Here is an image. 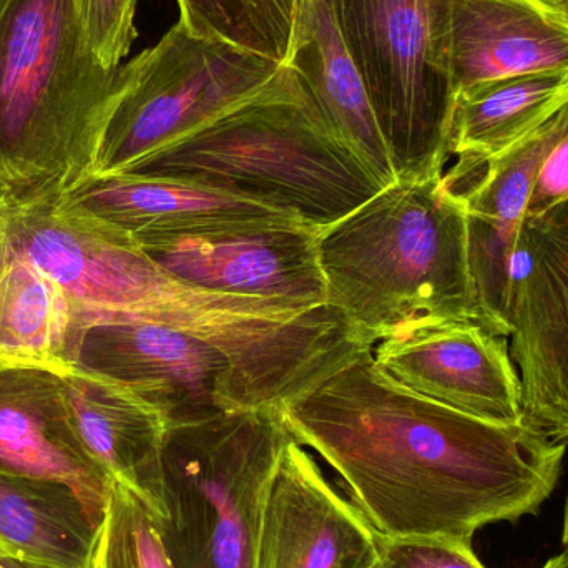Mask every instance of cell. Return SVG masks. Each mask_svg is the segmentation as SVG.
I'll return each mask as SVG.
<instances>
[{
    "label": "cell",
    "mask_w": 568,
    "mask_h": 568,
    "mask_svg": "<svg viewBox=\"0 0 568 568\" xmlns=\"http://www.w3.org/2000/svg\"><path fill=\"white\" fill-rule=\"evenodd\" d=\"M280 414L387 539L473 544L490 524L537 516L566 459V446L526 424L489 423L399 386L371 351Z\"/></svg>",
    "instance_id": "cell-1"
},
{
    "label": "cell",
    "mask_w": 568,
    "mask_h": 568,
    "mask_svg": "<svg viewBox=\"0 0 568 568\" xmlns=\"http://www.w3.org/2000/svg\"><path fill=\"white\" fill-rule=\"evenodd\" d=\"M0 240L59 286L75 333L105 321L166 324L223 347L245 373L272 359L287 324L316 307L180 282L59 190L0 193Z\"/></svg>",
    "instance_id": "cell-2"
},
{
    "label": "cell",
    "mask_w": 568,
    "mask_h": 568,
    "mask_svg": "<svg viewBox=\"0 0 568 568\" xmlns=\"http://www.w3.org/2000/svg\"><path fill=\"white\" fill-rule=\"evenodd\" d=\"M119 175L215 190L317 230L384 190L333 135L303 80L287 65L245 102Z\"/></svg>",
    "instance_id": "cell-3"
},
{
    "label": "cell",
    "mask_w": 568,
    "mask_h": 568,
    "mask_svg": "<svg viewBox=\"0 0 568 568\" xmlns=\"http://www.w3.org/2000/svg\"><path fill=\"white\" fill-rule=\"evenodd\" d=\"M443 175L393 183L317 236L327 303L371 347L420 321L479 324L466 210Z\"/></svg>",
    "instance_id": "cell-4"
},
{
    "label": "cell",
    "mask_w": 568,
    "mask_h": 568,
    "mask_svg": "<svg viewBox=\"0 0 568 568\" xmlns=\"http://www.w3.org/2000/svg\"><path fill=\"white\" fill-rule=\"evenodd\" d=\"M120 67L93 55L75 0H0V193L95 173Z\"/></svg>",
    "instance_id": "cell-5"
},
{
    "label": "cell",
    "mask_w": 568,
    "mask_h": 568,
    "mask_svg": "<svg viewBox=\"0 0 568 568\" xmlns=\"http://www.w3.org/2000/svg\"><path fill=\"white\" fill-rule=\"evenodd\" d=\"M290 440L275 407L166 430L155 519L175 568H255L266 499Z\"/></svg>",
    "instance_id": "cell-6"
},
{
    "label": "cell",
    "mask_w": 568,
    "mask_h": 568,
    "mask_svg": "<svg viewBox=\"0 0 568 568\" xmlns=\"http://www.w3.org/2000/svg\"><path fill=\"white\" fill-rule=\"evenodd\" d=\"M397 182L440 176L457 90L447 0H333Z\"/></svg>",
    "instance_id": "cell-7"
},
{
    "label": "cell",
    "mask_w": 568,
    "mask_h": 568,
    "mask_svg": "<svg viewBox=\"0 0 568 568\" xmlns=\"http://www.w3.org/2000/svg\"><path fill=\"white\" fill-rule=\"evenodd\" d=\"M283 65L176 22L120 67L93 175H119L258 93Z\"/></svg>",
    "instance_id": "cell-8"
},
{
    "label": "cell",
    "mask_w": 568,
    "mask_h": 568,
    "mask_svg": "<svg viewBox=\"0 0 568 568\" xmlns=\"http://www.w3.org/2000/svg\"><path fill=\"white\" fill-rule=\"evenodd\" d=\"M70 364L129 387L169 429L246 409L233 357L166 324L119 320L83 327L73 336Z\"/></svg>",
    "instance_id": "cell-9"
},
{
    "label": "cell",
    "mask_w": 568,
    "mask_h": 568,
    "mask_svg": "<svg viewBox=\"0 0 568 568\" xmlns=\"http://www.w3.org/2000/svg\"><path fill=\"white\" fill-rule=\"evenodd\" d=\"M523 420L568 446V200L524 222L509 304Z\"/></svg>",
    "instance_id": "cell-10"
},
{
    "label": "cell",
    "mask_w": 568,
    "mask_h": 568,
    "mask_svg": "<svg viewBox=\"0 0 568 568\" xmlns=\"http://www.w3.org/2000/svg\"><path fill=\"white\" fill-rule=\"evenodd\" d=\"M568 132V103L503 155L486 162L459 159L447 186L466 210L467 255L479 326L509 337L517 240L537 173L550 150Z\"/></svg>",
    "instance_id": "cell-11"
},
{
    "label": "cell",
    "mask_w": 568,
    "mask_h": 568,
    "mask_svg": "<svg viewBox=\"0 0 568 568\" xmlns=\"http://www.w3.org/2000/svg\"><path fill=\"white\" fill-rule=\"evenodd\" d=\"M371 354L394 383L427 399L489 423L524 424L507 337L473 321H420L377 341Z\"/></svg>",
    "instance_id": "cell-12"
},
{
    "label": "cell",
    "mask_w": 568,
    "mask_h": 568,
    "mask_svg": "<svg viewBox=\"0 0 568 568\" xmlns=\"http://www.w3.org/2000/svg\"><path fill=\"white\" fill-rule=\"evenodd\" d=\"M320 232L304 223H275L139 245L173 278L199 290L321 306L327 286Z\"/></svg>",
    "instance_id": "cell-13"
},
{
    "label": "cell",
    "mask_w": 568,
    "mask_h": 568,
    "mask_svg": "<svg viewBox=\"0 0 568 568\" xmlns=\"http://www.w3.org/2000/svg\"><path fill=\"white\" fill-rule=\"evenodd\" d=\"M377 536L291 437L263 513L255 568H373Z\"/></svg>",
    "instance_id": "cell-14"
},
{
    "label": "cell",
    "mask_w": 568,
    "mask_h": 568,
    "mask_svg": "<svg viewBox=\"0 0 568 568\" xmlns=\"http://www.w3.org/2000/svg\"><path fill=\"white\" fill-rule=\"evenodd\" d=\"M0 476L65 487L102 524L113 479L80 443L57 371L0 367Z\"/></svg>",
    "instance_id": "cell-15"
},
{
    "label": "cell",
    "mask_w": 568,
    "mask_h": 568,
    "mask_svg": "<svg viewBox=\"0 0 568 568\" xmlns=\"http://www.w3.org/2000/svg\"><path fill=\"white\" fill-rule=\"evenodd\" d=\"M447 33L457 93L568 69L567 0H447Z\"/></svg>",
    "instance_id": "cell-16"
},
{
    "label": "cell",
    "mask_w": 568,
    "mask_h": 568,
    "mask_svg": "<svg viewBox=\"0 0 568 568\" xmlns=\"http://www.w3.org/2000/svg\"><path fill=\"white\" fill-rule=\"evenodd\" d=\"M63 193L136 243L303 223L296 216L250 200L149 176L92 175Z\"/></svg>",
    "instance_id": "cell-17"
},
{
    "label": "cell",
    "mask_w": 568,
    "mask_h": 568,
    "mask_svg": "<svg viewBox=\"0 0 568 568\" xmlns=\"http://www.w3.org/2000/svg\"><path fill=\"white\" fill-rule=\"evenodd\" d=\"M70 423L93 460L159 514L165 420L109 377L72 366L60 373Z\"/></svg>",
    "instance_id": "cell-18"
},
{
    "label": "cell",
    "mask_w": 568,
    "mask_h": 568,
    "mask_svg": "<svg viewBox=\"0 0 568 568\" xmlns=\"http://www.w3.org/2000/svg\"><path fill=\"white\" fill-rule=\"evenodd\" d=\"M287 67L313 97L333 135L384 189L397 182L369 95L334 16L333 0H306Z\"/></svg>",
    "instance_id": "cell-19"
},
{
    "label": "cell",
    "mask_w": 568,
    "mask_h": 568,
    "mask_svg": "<svg viewBox=\"0 0 568 568\" xmlns=\"http://www.w3.org/2000/svg\"><path fill=\"white\" fill-rule=\"evenodd\" d=\"M568 103V69L524 73L457 93L449 156L496 159Z\"/></svg>",
    "instance_id": "cell-20"
},
{
    "label": "cell",
    "mask_w": 568,
    "mask_h": 568,
    "mask_svg": "<svg viewBox=\"0 0 568 568\" xmlns=\"http://www.w3.org/2000/svg\"><path fill=\"white\" fill-rule=\"evenodd\" d=\"M100 526L65 487L0 476V556L90 568Z\"/></svg>",
    "instance_id": "cell-21"
},
{
    "label": "cell",
    "mask_w": 568,
    "mask_h": 568,
    "mask_svg": "<svg viewBox=\"0 0 568 568\" xmlns=\"http://www.w3.org/2000/svg\"><path fill=\"white\" fill-rule=\"evenodd\" d=\"M75 323L62 291L0 240V366L72 367Z\"/></svg>",
    "instance_id": "cell-22"
},
{
    "label": "cell",
    "mask_w": 568,
    "mask_h": 568,
    "mask_svg": "<svg viewBox=\"0 0 568 568\" xmlns=\"http://www.w3.org/2000/svg\"><path fill=\"white\" fill-rule=\"evenodd\" d=\"M180 22L203 39L286 65L296 37L300 0H176Z\"/></svg>",
    "instance_id": "cell-23"
},
{
    "label": "cell",
    "mask_w": 568,
    "mask_h": 568,
    "mask_svg": "<svg viewBox=\"0 0 568 568\" xmlns=\"http://www.w3.org/2000/svg\"><path fill=\"white\" fill-rule=\"evenodd\" d=\"M90 568H175L155 514L122 484L113 483Z\"/></svg>",
    "instance_id": "cell-24"
},
{
    "label": "cell",
    "mask_w": 568,
    "mask_h": 568,
    "mask_svg": "<svg viewBox=\"0 0 568 568\" xmlns=\"http://www.w3.org/2000/svg\"><path fill=\"white\" fill-rule=\"evenodd\" d=\"M77 12L93 55L116 70L136 37V0H75Z\"/></svg>",
    "instance_id": "cell-25"
},
{
    "label": "cell",
    "mask_w": 568,
    "mask_h": 568,
    "mask_svg": "<svg viewBox=\"0 0 568 568\" xmlns=\"http://www.w3.org/2000/svg\"><path fill=\"white\" fill-rule=\"evenodd\" d=\"M377 547L384 568H487L474 552L473 544L443 537L377 536Z\"/></svg>",
    "instance_id": "cell-26"
},
{
    "label": "cell",
    "mask_w": 568,
    "mask_h": 568,
    "mask_svg": "<svg viewBox=\"0 0 568 568\" xmlns=\"http://www.w3.org/2000/svg\"><path fill=\"white\" fill-rule=\"evenodd\" d=\"M568 200V132L540 165L526 219L549 212Z\"/></svg>",
    "instance_id": "cell-27"
},
{
    "label": "cell",
    "mask_w": 568,
    "mask_h": 568,
    "mask_svg": "<svg viewBox=\"0 0 568 568\" xmlns=\"http://www.w3.org/2000/svg\"><path fill=\"white\" fill-rule=\"evenodd\" d=\"M0 568H45L36 566V564L23 562V560L12 559V557L0 556Z\"/></svg>",
    "instance_id": "cell-28"
},
{
    "label": "cell",
    "mask_w": 568,
    "mask_h": 568,
    "mask_svg": "<svg viewBox=\"0 0 568 568\" xmlns=\"http://www.w3.org/2000/svg\"><path fill=\"white\" fill-rule=\"evenodd\" d=\"M542 568H568V552L559 554V556L552 557L549 562Z\"/></svg>",
    "instance_id": "cell-29"
},
{
    "label": "cell",
    "mask_w": 568,
    "mask_h": 568,
    "mask_svg": "<svg viewBox=\"0 0 568 568\" xmlns=\"http://www.w3.org/2000/svg\"><path fill=\"white\" fill-rule=\"evenodd\" d=\"M562 546L566 547L568 552V496L566 499V509H564Z\"/></svg>",
    "instance_id": "cell-30"
},
{
    "label": "cell",
    "mask_w": 568,
    "mask_h": 568,
    "mask_svg": "<svg viewBox=\"0 0 568 568\" xmlns=\"http://www.w3.org/2000/svg\"><path fill=\"white\" fill-rule=\"evenodd\" d=\"M373 568H384V567H383V564H381V560H379V562H377L376 566H374Z\"/></svg>",
    "instance_id": "cell-31"
},
{
    "label": "cell",
    "mask_w": 568,
    "mask_h": 568,
    "mask_svg": "<svg viewBox=\"0 0 568 568\" xmlns=\"http://www.w3.org/2000/svg\"><path fill=\"white\" fill-rule=\"evenodd\" d=\"M304 2H306V0H300V9H301V6H303Z\"/></svg>",
    "instance_id": "cell-32"
},
{
    "label": "cell",
    "mask_w": 568,
    "mask_h": 568,
    "mask_svg": "<svg viewBox=\"0 0 568 568\" xmlns=\"http://www.w3.org/2000/svg\"><path fill=\"white\" fill-rule=\"evenodd\" d=\"M567 2H568V0H567Z\"/></svg>",
    "instance_id": "cell-33"
},
{
    "label": "cell",
    "mask_w": 568,
    "mask_h": 568,
    "mask_svg": "<svg viewBox=\"0 0 568 568\" xmlns=\"http://www.w3.org/2000/svg\"><path fill=\"white\" fill-rule=\"evenodd\" d=\"M0 367H2V366H0Z\"/></svg>",
    "instance_id": "cell-34"
}]
</instances>
